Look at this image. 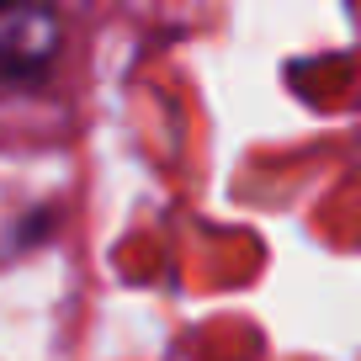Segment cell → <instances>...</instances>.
I'll return each instance as SVG.
<instances>
[{
    "label": "cell",
    "mask_w": 361,
    "mask_h": 361,
    "mask_svg": "<svg viewBox=\"0 0 361 361\" xmlns=\"http://www.w3.org/2000/svg\"><path fill=\"white\" fill-rule=\"evenodd\" d=\"M64 27H59L54 6H0V85H37L54 69Z\"/></svg>",
    "instance_id": "6da1fadb"
}]
</instances>
